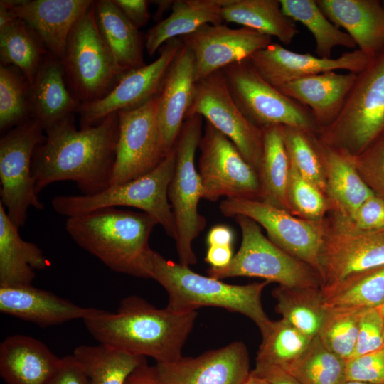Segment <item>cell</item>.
<instances>
[{"label": "cell", "instance_id": "6da1fadb", "mask_svg": "<svg viewBox=\"0 0 384 384\" xmlns=\"http://www.w3.org/2000/svg\"><path fill=\"white\" fill-rule=\"evenodd\" d=\"M45 134L32 160L37 193L63 181L75 182L83 195L89 196L110 186L119 136L117 112L95 126L79 130L73 115Z\"/></svg>", "mask_w": 384, "mask_h": 384}, {"label": "cell", "instance_id": "7a4b0ae2", "mask_svg": "<svg viewBox=\"0 0 384 384\" xmlns=\"http://www.w3.org/2000/svg\"><path fill=\"white\" fill-rule=\"evenodd\" d=\"M197 311L179 313L158 309L132 295L120 301L116 312L97 309L83 319L87 331L100 343L156 363L176 361L191 334Z\"/></svg>", "mask_w": 384, "mask_h": 384}, {"label": "cell", "instance_id": "3957f363", "mask_svg": "<svg viewBox=\"0 0 384 384\" xmlns=\"http://www.w3.org/2000/svg\"><path fill=\"white\" fill-rule=\"evenodd\" d=\"M156 225L146 213L107 207L67 218L65 230L110 270L152 279L154 250L149 240Z\"/></svg>", "mask_w": 384, "mask_h": 384}, {"label": "cell", "instance_id": "277c9868", "mask_svg": "<svg viewBox=\"0 0 384 384\" xmlns=\"http://www.w3.org/2000/svg\"><path fill=\"white\" fill-rule=\"evenodd\" d=\"M152 279L168 294L166 307L186 313L203 306L225 309L250 319L263 334L271 323L263 309L262 293L270 283L265 280L245 285L225 283L220 279L201 275L189 267L167 260L154 250Z\"/></svg>", "mask_w": 384, "mask_h": 384}, {"label": "cell", "instance_id": "5b68a950", "mask_svg": "<svg viewBox=\"0 0 384 384\" xmlns=\"http://www.w3.org/2000/svg\"><path fill=\"white\" fill-rule=\"evenodd\" d=\"M176 164V149L151 171L130 181L110 186L94 195H64L55 196L53 208L68 217L82 215L107 207L128 206L138 208L150 215L174 240L176 225L168 198V188Z\"/></svg>", "mask_w": 384, "mask_h": 384}, {"label": "cell", "instance_id": "8992f818", "mask_svg": "<svg viewBox=\"0 0 384 384\" xmlns=\"http://www.w3.org/2000/svg\"><path fill=\"white\" fill-rule=\"evenodd\" d=\"M383 134L384 50L358 74L340 114L317 137L354 156Z\"/></svg>", "mask_w": 384, "mask_h": 384}, {"label": "cell", "instance_id": "52a82bcc", "mask_svg": "<svg viewBox=\"0 0 384 384\" xmlns=\"http://www.w3.org/2000/svg\"><path fill=\"white\" fill-rule=\"evenodd\" d=\"M93 3L73 27L60 60L68 88L80 104L103 98L126 73L99 31Z\"/></svg>", "mask_w": 384, "mask_h": 384}, {"label": "cell", "instance_id": "ba28073f", "mask_svg": "<svg viewBox=\"0 0 384 384\" xmlns=\"http://www.w3.org/2000/svg\"><path fill=\"white\" fill-rule=\"evenodd\" d=\"M203 117H186L175 144L176 164L168 198L176 225V247L179 263L189 267L197 262L193 242L204 229L206 220L198 210L203 189L195 166V156L202 136Z\"/></svg>", "mask_w": 384, "mask_h": 384}, {"label": "cell", "instance_id": "9c48e42d", "mask_svg": "<svg viewBox=\"0 0 384 384\" xmlns=\"http://www.w3.org/2000/svg\"><path fill=\"white\" fill-rule=\"evenodd\" d=\"M234 218L242 233L240 247L228 266L210 267L208 276L218 279L252 277L287 287H321L318 273L274 244L255 220L242 215Z\"/></svg>", "mask_w": 384, "mask_h": 384}, {"label": "cell", "instance_id": "30bf717a", "mask_svg": "<svg viewBox=\"0 0 384 384\" xmlns=\"http://www.w3.org/2000/svg\"><path fill=\"white\" fill-rule=\"evenodd\" d=\"M222 71L233 99L253 124L261 129L282 125L318 135L319 128L310 110L267 82L249 59Z\"/></svg>", "mask_w": 384, "mask_h": 384}, {"label": "cell", "instance_id": "8fae6325", "mask_svg": "<svg viewBox=\"0 0 384 384\" xmlns=\"http://www.w3.org/2000/svg\"><path fill=\"white\" fill-rule=\"evenodd\" d=\"M43 129L30 119L11 129L0 140V196L10 220L20 228L25 225L28 210H43L32 174L36 146L46 138Z\"/></svg>", "mask_w": 384, "mask_h": 384}, {"label": "cell", "instance_id": "7c38bea8", "mask_svg": "<svg viewBox=\"0 0 384 384\" xmlns=\"http://www.w3.org/2000/svg\"><path fill=\"white\" fill-rule=\"evenodd\" d=\"M384 266V230L356 228L332 211L326 217L320 255L321 289L326 291L357 274Z\"/></svg>", "mask_w": 384, "mask_h": 384}, {"label": "cell", "instance_id": "4fadbf2b", "mask_svg": "<svg viewBox=\"0 0 384 384\" xmlns=\"http://www.w3.org/2000/svg\"><path fill=\"white\" fill-rule=\"evenodd\" d=\"M225 217L247 216L265 228L277 247L312 267L320 277V255L326 230L321 221L300 218L260 200L230 198L219 205Z\"/></svg>", "mask_w": 384, "mask_h": 384}, {"label": "cell", "instance_id": "5bb4252c", "mask_svg": "<svg viewBox=\"0 0 384 384\" xmlns=\"http://www.w3.org/2000/svg\"><path fill=\"white\" fill-rule=\"evenodd\" d=\"M198 147L203 198L210 201L222 196L260 199L257 171L233 142L208 122Z\"/></svg>", "mask_w": 384, "mask_h": 384}, {"label": "cell", "instance_id": "9a60e30c", "mask_svg": "<svg viewBox=\"0 0 384 384\" xmlns=\"http://www.w3.org/2000/svg\"><path fill=\"white\" fill-rule=\"evenodd\" d=\"M157 100L158 94L137 107L117 112L119 136L110 186L146 174L168 155L157 120Z\"/></svg>", "mask_w": 384, "mask_h": 384}, {"label": "cell", "instance_id": "2e32d148", "mask_svg": "<svg viewBox=\"0 0 384 384\" xmlns=\"http://www.w3.org/2000/svg\"><path fill=\"white\" fill-rule=\"evenodd\" d=\"M192 114L204 117L230 139L258 174L263 152V130L253 124L236 105L222 70L196 82L186 117Z\"/></svg>", "mask_w": 384, "mask_h": 384}, {"label": "cell", "instance_id": "e0dca14e", "mask_svg": "<svg viewBox=\"0 0 384 384\" xmlns=\"http://www.w3.org/2000/svg\"><path fill=\"white\" fill-rule=\"evenodd\" d=\"M183 45L180 38L167 41L154 62L126 72L103 98L80 104L76 112L80 114V128L95 126L108 115L137 107L156 95Z\"/></svg>", "mask_w": 384, "mask_h": 384}, {"label": "cell", "instance_id": "ac0fdd59", "mask_svg": "<svg viewBox=\"0 0 384 384\" xmlns=\"http://www.w3.org/2000/svg\"><path fill=\"white\" fill-rule=\"evenodd\" d=\"M192 51L196 82L250 58L272 43V37L252 29L206 24L180 38Z\"/></svg>", "mask_w": 384, "mask_h": 384}, {"label": "cell", "instance_id": "d6986e66", "mask_svg": "<svg viewBox=\"0 0 384 384\" xmlns=\"http://www.w3.org/2000/svg\"><path fill=\"white\" fill-rule=\"evenodd\" d=\"M154 367L161 384H242L251 372L248 351L241 341Z\"/></svg>", "mask_w": 384, "mask_h": 384}, {"label": "cell", "instance_id": "ffe728a7", "mask_svg": "<svg viewBox=\"0 0 384 384\" xmlns=\"http://www.w3.org/2000/svg\"><path fill=\"white\" fill-rule=\"evenodd\" d=\"M257 73L269 84L277 87L308 76L345 70L359 73L370 59L359 49L343 53L337 58H322L309 53L289 50L278 43H271L249 59Z\"/></svg>", "mask_w": 384, "mask_h": 384}, {"label": "cell", "instance_id": "44dd1931", "mask_svg": "<svg viewBox=\"0 0 384 384\" xmlns=\"http://www.w3.org/2000/svg\"><path fill=\"white\" fill-rule=\"evenodd\" d=\"M36 34L47 52L60 60L69 34L92 0H1Z\"/></svg>", "mask_w": 384, "mask_h": 384}, {"label": "cell", "instance_id": "7402d4cb", "mask_svg": "<svg viewBox=\"0 0 384 384\" xmlns=\"http://www.w3.org/2000/svg\"><path fill=\"white\" fill-rule=\"evenodd\" d=\"M196 85L194 55L183 44L158 93L157 120L166 154L176 144L193 100Z\"/></svg>", "mask_w": 384, "mask_h": 384}, {"label": "cell", "instance_id": "603a6c76", "mask_svg": "<svg viewBox=\"0 0 384 384\" xmlns=\"http://www.w3.org/2000/svg\"><path fill=\"white\" fill-rule=\"evenodd\" d=\"M32 284L0 286V311L41 327L84 319L97 311Z\"/></svg>", "mask_w": 384, "mask_h": 384}, {"label": "cell", "instance_id": "cb8c5ba5", "mask_svg": "<svg viewBox=\"0 0 384 384\" xmlns=\"http://www.w3.org/2000/svg\"><path fill=\"white\" fill-rule=\"evenodd\" d=\"M358 74L329 71L287 82L276 88L309 108L320 132L331 125L340 114Z\"/></svg>", "mask_w": 384, "mask_h": 384}, {"label": "cell", "instance_id": "d4e9b609", "mask_svg": "<svg viewBox=\"0 0 384 384\" xmlns=\"http://www.w3.org/2000/svg\"><path fill=\"white\" fill-rule=\"evenodd\" d=\"M324 15L370 60L384 50V7L378 0H316Z\"/></svg>", "mask_w": 384, "mask_h": 384}, {"label": "cell", "instance_id": "484cf974", "mask_svg": "<svg viewBox=\"0 0 384 384\" xmlns=\"http://www.w3.org/2000/svg\"><path fill=\"white\" fill-rule=\"evenodd\" d=\"M309 137L324 169L330 211L351 218L373 193L359 176L350 156L324 144L317 135Z\"/></svg>", "mask_w": 384, "mask_h": 384}, {"label": "cell", "instance_id": "4316f807", "mask_svg": "<svg viewBox=\"0 0 384 384\" xmlns=\"http://www.w3.org/2000/svg\"><path fill=\"white\" fill-rule=\"evenodd\" d=\"M60 360L29 336H9L0 344V375L6 384H46Z\"/></svg>", "mask_w": 384, "mask_h": 384}, {"label": "cell", "instance_id": "83f0119b", "mask_svg": "<svg viewBox=\"0 0 384 384\" xmlns=\"http://www.w3.org/2000/svg\"><path fill=\"white\" fill-rule=\"evenodd\" d=\"M79 105L68 88L60 60L47 53L31 84V119L45 132L73 116Z\"/></svg>", "mask_w": 384, "mask_h": 384}, {"label": "cell", "instance_id": "f1b7e54d", "mask_svg": "<svg viewBox=\"0 0 384 384\" xmlns=\"http://www.w3.org/2000/svg\"><path fill=\"white\" fill-rule=\"evenodd\" d=\"M50 265L36 245L21 238L0 203V286L32 284L35 270Z\"/></svg>", "mask_w": 384, "mask_h": 384}, {"label": "cell", "instance_id": "f546056e", "mask_svg": "<svg viewBox=\"0 0 384 384\" xmlns=\"http://www.w3.org/2000/svg\"><path fill=\"white\" fill-rule=\"evenodd\" d=\"M229 0L174 1L170 15L151 28L145 39V48L150 56L167 41L181 38L206 24H222L223 8Z\"/></svg>", "mask_w": 384, "mask_h": 384}, {"label": "cell", "instance_id": "4dcf8cb0", "mask_svg": "<svg viewBox=\"0 0 384 384\" xmlns=\"http://www.w3.org/2000/svg\"><path fill=\"white\" fill-rule=\"evenodd\" d=\"M93 4L99 31L118 65L125 72L145 65L139 28L112 0L94 1Z\"/></svg>", "mask_w": 384, "mask_h": 384}, {"label": "cell", "instance_id": "1f68e13d", "mask_svg": "<svg viewBox=\"0 0 384 384\" xmlns=\"http://www.w3.org/2000/svg\"><path fill=\"white\" fill-rule=\"evenodd\" d=\"M224 21L235 23L289 45L299 33L296 22L282 11L279 0H229Z\"/></svg>", "mask_w": 384, "mask_h": 384}, {"label": "cell", "instance_id": "d6a6232c", "mask_svg": "<svg viewBox=\"0 0 384 384\" xmlns=\"http://www.w3.org/2000/svg\"><path fill=\"white\" fill-rule=\"evenodd\" d=\"M282 126L273 125L262 129L263 152L258 172L260 201L291 213L287 196L289 160Z\"/></svg>", "mask_w": 384, "mask_h": 384}, {"label": "cell", "instance_id": "836d02e7", "mask_svg": "<svg viewBox=\"0 0 384 384\" xmlns=\"http://www.w3.org/2000/svg\"><path fill=\"white\" fill-rule=\"evenodd\" d=\"M272 294L276 311L306 335H319L329 308L321 287H277Z\"/></svg>", "mask_w": 384, "mask_h": 384}, {"label": "cell", "instance_id": "e575fe53", "mask_svg": "<svg viewBox=\"0 0 384 384\" xmlns=\"http://www.w3.org/2000/svg\"><path fill=\"white\" fill-rule=\"evenodd\" d=\"M92 384H125L128 377L146 357L133 355L112 346L80 345L73 352Z\"/></svg>", "mask_w": 384, "mask_h": 384}, {"label": "cell", "instance_id": "d590c367", "mask_svg": "<svg viewBox=\"0 0 384 384\" xmlns=\"http://www.w3.org/2000/svg\"><path fill=\"white\" fill-rule=\"evenodd\" d=\"M282 11L304 25L313 35L318 57L331 58L333 48L343 46L356 49L353 38L335 26L322 12L316 0H279Z\"/></svg>", "mask_w": 384, "mask_h": 384}, {"label": "cell", "instance_id": "8d00e7d4", "mask_svg": "<svg viewBox=\"0 0 384 384\" xmlns=\"http://www.w3.org/2000/svg\"><path fill=\"white\" fill-rule=\"evenodd\" d=\"M47 53L36 34L20 18L0 29L1 64L18 68L30 84Z\"/></svg>", "mask_w": 384, "mask_h": 384}, {"label": "cell", "instance_id": "74e56055", "mask_svg": "<svg viewBox=\"0 0 384 384\" xmlns=\"http://www.w3.org/2000/svg\"><path fill=\"white\" fill-rule=\"evenodd\" d=\"M262 338L256 363L286 370L303 356L314 339L282 318L272 321Z\"/></svg>", "mask_w": 384, "mask_h": 384}, {"label": "cell", "instance_id": "f35d334b", "mask_svg": "<svg viewBox=\"0 0 384 384\" xmlns=\"http://www.w3.org/2000/svg\"><path fill=\"white\" fill-rule=\"evenodd\" d=\"M322 292L328 308H379L384 304V266L351 276Z\"/></svg>", "mask_w": 384, "mask_h": 384}, {"label": "cell", "instance_id": "ab89813d", "mask_svg": "<svg viewBox=\"0 0 384 384\" xmlns=\"http://www.w3.org/2000/svg\"><path fill=\"white\" fill-rule=\"evenodd\" d=\"M287 370L301 384H343L346 381V360L329 350L318 336Z\"/></svg>", "mask_w": 384, "mask_h": 384}, {"label": "cell", "instance_id": "60d3db41", "mask_svg": "<svg viewBox=\"0 0 384 384\" xmlns=\"http://www.w3.org/2000/svg\"><path fill=\"white\" fill-rule=\"evenodd\" d=\"M31 119V84L13 65L0 66V129L6 131Z\"/></svg>", "mask_w": 384, "mask_h": 384}, {"label": "cell", "instance_id": "b9f144b4", "mask_svg": "<svg viewBox=\"0 0 384 384\" xmlns=\"http://www.w3.org/2000/svg\"><path fill=\"white\" fill-rule=\"evenodd\" d=\"M363 310L329 308L319 333L318 337L321 343L346 361L354 353Z\"/></svg>", "mask_w": 384, "mask_h": 384}, {"label": "cell", "instance_id": "7bdbcfd3", "mask_svg": "<svg viewBox=\"0 0 384 384\" xmlns=\"http://www.w3.org/2000/svg\"><path fill=\"white\" fill-rule=\"evenodd\" d=\"M282 130L289 161L303 178L318 188L326 197L324 169L311 142L310 135L287 126H282Z\"/></svg>", "mask_w": 384, "mask_h": 384}, {"label": "cell", "instance_id": "ee69618b", "mask_svg": "<svg viewBox=\"0 0 384 384\" xmlns=\"http://www.w3.org/2000/svg\"><path fill=\"white\" fill-rule=\"evenodd\" d=\"M287 196L291 213L300 218L321 221L330 211L325 195L303 178L290 161Z\"/></svg>", "mask_w": 384, "mask_h": 384}, {"label": "cell", "instance_id": "f6af8a7d", "mask_svg": "<svg viewBox=\"0 0 384 384\" xmlns=\"http://www.w3.org/2000/svg\"><path fill=\"white\" fill-rule=\"evenodd\" d=\"M350 157L366 185L384 201V134L361 153Z\"/></svg>", "mask_w": 384, "mask_h": 384}, {"label": "cell", "instance_id": "bcb514c9", "mask_svg": "<svg viewBox=\"0 0 384 384\" xmlns=\"http://www.w3.org/2000/svg\"><path fill=\"white\" fill-rule=\"evenodd\" d=\"M383 345L384 319L379 308L363 309L360 317L357 340L352 357L374 351Z\"/></svg>", "mask_w": 384, "mask_h": 384}, {"label": "cell", "instance_id": "7dc6e473", "mask_svg": "<svg viewBox=\"0 0 384 384\" xmlns=\"http://www.w3.org/2000/svg\"><path fill=\"white\" fill-rule=\"evenodd\" d=\"M346 380L384 384V345L366 354L346 361Z\"/></svg>", "mask_w": 384, "mask_h": 384}, {"label": "cell", "instance_id": "c3c4849f", "mask_svg": "<svg viewBox=\"0 0 384 384\" xmlns=\"http://www.w3.org/2000/svg\"><path fill=\"white\" fill-rule=\"evenodd\" d=\"M353 227L361 230H384V201L374 194L366 199L348 218Z\"/></svg>", "mask_w": 384, "mask_h": 384}, {"label": "cell", "instance_id": "681fc988", "mask_svg": "<svg viewBox=\"0 0 384 384\" xmlns=\"http://www.w3.org/2000/svg\"><path fill=\"white\" fill-rule=\"evenodd\" d=\"M46 384H92L82 366L73 355L61 358L60 363Z\"/></svg>", "mask_w": 384, "mask_h": 384}, {"label": "cell", "instance_id": "f907efd6", "mask_svg": "<svg viewBox=\"0 0 384 384\" xmlns=\"http://www.w3.org/2000/svg\"><path fill=\"white\" fill-rule=\"evenodd\" d=\"M126 17L137 28L145 26L150 18L146 0H112Z\"/></svg>", "mask_w": 384, "mask_h": 384}, {"label": "cell", "instance_id": "816d5d0a", "mask_svg": "<svg viewBox=\"0 0 384 384\" xmlns=\"http://www.w3.org/2000/svg\"><path fill=\"white\" fill-rule=\"evenodd\" d=\"M252 371L266 379L270 384H301L287 370L277 366L256 363L255 368Z\"/></svg>", "mask_w": 384, "mask_h": 384}, {"label": "cell", "instance_id": "f5cc1de1", "mask_svg": "<svg viewBox=\"0 0 384 384\" xmlns=\"http://www.w3.org/2000/svg\"><path fill=\"white\" fill-rule=\"evenodd\" d=\"M233 256L232 246H208L205 261L211 267L223 268L230 263Z\"/></svg>", "mask_w": 384, "mask_h": 384}, {"label": "cell", "instance_id": "db71d44e", "mask_svg": "<svg viewBox=\"0 0 384 384\" xmlns=\"http://www.w3.org/2000/svg\"><path fill=\"white\" fill-rule=\"evenodd\" d=\"M125 384H161L154 366L145 361L128 377Z\"/></svg>", "mask_w": 384, "mask_h": 384}, {"label": "cell", "instance_id": "11a10c76", "mask_svg": "<svg viewBox=\"0 0 384 384\" xmlns=\"http://www.w3.org/2000/svg\"><path fill=\"white\" fill-rule=\"evenodd\" d=\"M234 240L233 230L228 226L218 225L208 232L207 243L208 246H232Z\"/></svg>", "mask_w": 384, "mask_h": 384}, {"label": "cell", "instance_id": "9f6ffc18", "mask_svg": "<svg viewBox=\"0 0 384 384\" xmlns=\"http://www.w3.org/2000/svg\"><path fill=\"white\" fill-rule=\"evenodd\" d=\"M18 17L1 1H0V29L14 21Z\"/></svg>", "mask_w": 384, "mask_h": 384}, {"label": "cell", "instance_id": "6f0895ef", "mask_svg": "<svg viewBox=\"0 0 384 384\" xmlns=\"http://www.w3.org/2000/svg\"><path fill=\"white\" fill-rule=\"evenodd\" d=\"M154 2L158 5L155 13V19H158L168 8H171L174 1H155Z\"/></svg>", "mask_w": 384, "mask_h": 384}, {"label": "cell", "instance_id": "680465c9", "mask_svg": "<svg viewBox=\"0 0 384 384\" xmlns=\"http://www.w3.org/2000/svg\"><path fill=\"white\" fill-rule=\"evenodd\" d=\"M242 384H270V383L264 378L259 376L251 371Z\"/></svg>", "mask_w": 384, "mask_h": 384}, {"label": "cell", "instance_id": "91938a15", "mask_svg": "<svg viewBox=\"0 0 384 384\" xmlns=\"http://www.w3.org/2000/svg\"><path fill=\"white\" fill-rule=\"evenodd\" d=\"M343 384H369L363 382L356 381V380H346Z\"/></svg>", "mask_w": 384, "mask_h": 384}, {"label": "cell", "instance_id": "94428289", "mask_svg": "<svg viewBox=\"0 0 384 384\" xmlns=\"http://www.w3.org/2000/svg\"><path fill=\"white\" fill-rule=\"evenodd\" d=\"M379 309L384 319V304L380 307H379Z\"/></svg>", "mask_w": 384, "mask_h": 384}, {"label": "cell", "instance_id": "6125c7cd", "mask_svg": "<svg viewBox=\"0 0 384 384\" xmlns=\"http://www.w3.org/2000/svg\"><path fill=\"white\" fill-rule=\"evenodd\" d=\"M381 3H382V4H383V7H384V0H383V1H381Z\"/></svg>", "mask_w": 384, "mask_h": 384}]
</instances>
